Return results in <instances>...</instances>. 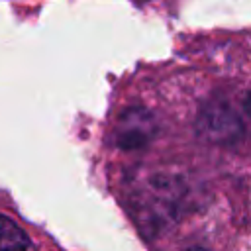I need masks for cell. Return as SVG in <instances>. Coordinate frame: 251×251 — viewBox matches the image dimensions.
I'll return each instance as SVG.
<instances>
[{"label": "cell", "instance_id": "obj_1", "mask_svg": "<svg viewBox=\"0 0 251 251\" xmlns=\"http://www.w3.org/2000/svg\"><path fill=\"white\" fill-rule=\"evenodd\" d=\"M198 129L212 141H231L241 133L239 120L227 104L208 106L198 120Z\"/></svg>", "mask_w": 251, "mask_h": 251}, {"label": "cell", "instance_id": "obj_2", "mask_svg": "<svg viewBox=\"0 0 251 251\" xmlns=\"http://www.w3.org/2000/svg\"><path fill=\"white\" fill-rule=\"evenodd\" d=\"M153 129H155V126L147 112L131 110V112L124 114V118L118 126V131H116L118 145L122 149H137L151 139Z\"/></svg>", "mask_w": 251, "mask_h": 251}, {"label": "cell", "instance_id": "obj_3", "mask_svg": "<svg viewBox=\"0 0 251 251\" xmlns=\"http://www.w3.org/2000/svg\"><path fill=\"white\" fill-rule=\"evenodd\" d=\"M0 251H35L29 235L4 214H0Z\"/></svg>", "mask_w": 251, "mask_h": 251}, {"label": "cell", "instance_id": "obj_4", "mask_svg": "<svg viewBox=\"0 0 251 251\" xmlns=\"http://www.w3.org/2000/svg\"><path fill=\"white\" fill-rule=\"evenodd\" d=\"M243 108H245V112L251 116V92L245 96V100H243Z\"/></svg>", "mask_w": 251, "mask_h": 251}, {"label": "cell", "instance_id": "obj_5", "mask_svg": "<svg viewBox=\"0 0 251 251\" xmlns=\"http://www.w3.org/2000/svg\"><path fill=\"white\" fill-rule=\"evenodd\" d=\"M186 251H204V249H200V247H190V249H186Z\"/></svg>", "mask_w": 251, "mask_h": 251}]
</instances>
